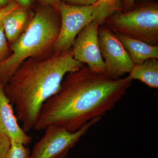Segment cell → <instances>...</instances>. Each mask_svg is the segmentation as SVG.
Wrapping results in <instances>:
<instances>
[{
	"mask_svg": "<svg viewBox=\"0 0 158 158\" xmlns=\"http://www.w3.org/2000/svg\"><path fill=\"white\" fill-rule=\"evenodd\" d=\"M132 81L129 76L111 78L88 66L69 73L56 93L43 105L34 128L41 131L56 125L71 132L77 131L113 110Z\"/></svg>",
	"mask_w": 158,
	"mask_h": 158,
	"instance_id": "obj_1",
	"label": "cell"
},
{
	"mask_svg": "<svg viewBox=\"0 0 158 158\" xmlns=\"http://www.w3.org/2000/svg\"><path fill=\"white\" fill-rule=\"evenodd\" d=\"M40 56L23 62L4 87L26 133L34 128L43 105L58 91L65 76L85 66L73 58L70 49Z\"/></svg>",
	"mask_w": 158,
	"mask_h": 158,
	"instance_id": "obj_2",
	"label": "cell"
},
{
	"mask_svg": "<svg viewBox=\"0 0 158 158\" xmlns=\"http://www.w3.org/2000/svg\"><path fill=\"white\" fill-rule=\"evenodd\" d=\"M18 37L11 44V54L0 63V82L6 85L23 62L40 56L53 47L60 23L47 7L37 9Z\"/></svg>",
	"mask_w": 158,
	"mask_h": 158,
	"instance_id": "obj_3",
	"label": "cell"
},
{
	"mask_svg": "<svg viewBox=\"0 0 158 158\" xmlns=\"http://www.w3.org/2000/svg\"><path fill=\"white\" fill-rule=\"evenodd\" d=\"M104 22L116 34L158 45L157 4H148L124 13L114 14Z\"/></svg>",
	"mask_w": 158,
	"mask_h": 158,
	"instance_id": "obj_4",
	"label": "cell"
},
{
	"mask_svg": "<svg viewBox=\"0 0 158 158\" xmlns=\"http://www.w3.org/2000/svg\"><path fill=\"white\" fill-rule=\"evenodd\" d=\"M101 118L89 121L78 131L71 132L64 128L50 125L34 145L30 158H56L73 147Z\"/></svg>",
	"mask_w": 158,
	"mask_h": 158,
	"instance_id": "obj_5",
	"label": "cell"
},
{
	"mask_svg": "<svg viewBox=\"0 0 158 158\" xmlns=\"http://www.w3.org/2000/svg\"><path fill=\"white\" fill-rule=\"evenodd\" d=\"M95 3L90 6H74L61 2L60 31L53 47L56 52L70 49L80 32L91 22Z\"/></svg>",
	"mask_w": 158,
	"mask_h": 158,
	"instance_id": "obj_6",
	"label": "cell"
},
{
	"mask_svg": "<svg viewBox=\"0 0 158 158\" xmlns=\"http://www.w3.org/2000/svg\"><path fill=\"white\" fill-rule=\"evenodd\" d=\"M98 36L106 75L111 78L118 79L129 73L135 64L115 34L107 27H101L98 28Z\"/></svg>",
	"mask_w": 158,
	"mask_h": 158,
	"instance_id": "obj_7",
	"label": "cell"
},
{
	"mask_svg": "<svg viewBox=\"0 0 158 158\" xmlns=\"http://www.w3.org/2000/svg\"><path fill=\"white\" fill-rule=\"evenodd\" d=\"M99 27L93 22L85 27L75 40L72 54L77 61L86 63L90 70L106 74V65L99 44Z\"/></svg>",
	"mask_w": 158,
	"mask_h": 158,
	"instance_id": "obj_8",
	"label": "cell"
},
{
	"mask_svg": "<svg viewBox=\"0 0 158 158\" xmlns=\"http://www.w3.org/2000/svg\"><path fill=\"white\" fill-rule=\"evenodd\" d=\"M4 87L0 82V133L7 136L11 142H17L27 146L32 141V137L18 123L12 105L4 92Z\"/></svg>",
	"mask_w": 158,
	"mask_h": 158,
	"instance_id": "obj_9",
	"label": "cell"
},
{
	"mask_svg": "<svg viewBox=\"0 0 158 158\" xmlns=\"http://www.w3.org/2000/svg\"><path fill=\"white\" fill-rule=\"evenodd\" d=\"M122 44L134 64H139L150 59H158V46L153 45L118 34H114Z\"/></svg>",
	"mask_w": 158,
	"mask_h": 158,
	"instance_id": "obj_10",
	"label": "cell"
},
{
	"mask_svg": "<svg viewBox=\"0 0 158 158\" xmlns=\"http://www.w3.org/2000/svg\"><path fill=\"white\" fill-rule=\"evenodd\" d=\"M26 9L19 6L2 19L5 34L10 43L17 39L29 22L28 13Z\"/></svg>",
	"mask_w": 158,
	"mask_h": 158,
	"instance_id": "obj_11",
	"label": "cell"
},
{
	"mask_svg": "<svg viewBox=\"0 0 158 158\" xmlns=\"http://www.w3.org/2000/svg\"><path fill=\"white\" fill-rule=\"evenodd\" d=\"M158 59H150L139 64H135L128 76L152 88H158Z\"/></svg>",
	"mask_w": 158,
	"mask_h": 158,
	"instance_id": "obj_12",
	"label": "cell"
},
{
	"mask_svg": "<svg viewBox=\"0 0 158 158\" xmlns=\"http://www.w3.org/2000/svg\"><path fill=\"white\" fill-rule=\"evenodd\" d=\"M122 0H98L92 14L91 22L99 26L105 20L121 9Z\"/></svg>",
	"mask_w": 158,
	"mask_h": 158,
	"instance_id": "obj_13",
	"label": "cell"
},
{
	"mask_svg": "<svg viewBox=\"0 0 158 158\" xmlns=\"http://www.w3.org/2000/svg\"><path fill=\"white\" fill-rule=\"evenodd\" d=\"M28 148L21 143L11 142V147L6 158H30Z\"/></svg>",
	"mask_w": 158,
	"mask_h": 158,
	"instance_id": "obj_14",
	"label": "cell"
},
{
	"mask_svg": "<svg viewBox=\"0 0 158 158\" xmlns=\"http://www.w3.org/2000/svg\"><path fill=\"white\" fill-rule=\"evenodd\" d=\"M2 20L0 21V63L8 58L9 51L8 40L4 31Z\"/></svg>",
	"mask_w": 158,
	"mask_h": 158,
	"instance_id": "obj_15",
	"label": "cell"
},
{
	"mask_svg": "<svg viewBox=\"0 0 158 158\" xmlns=\"http://www.w3.org/2000/svg\"><path fill=\"white\" fill-rule=\"evenodd\" d=\"M11 142L6 135L0 133V158H6L11 147Z\"/></svg>",
	"mask_w": 158,
	"mask_h": 158,
	"instance_id": "obj_16",
	"label": "cell"
},
{
	"mask_svg": "<svg viewBox=\"0 0 158 158\" xmlns=\"http://www.w3.org/2000/svg\"><path fill=\"white\" fill-rule=\"evenodd\" d=\"M16 2L14 0H11L7 6L0 9V21L6 16L7 14L14 9L19 7Z\"/></svg>",
	"mask_w": 158,
	"mask_h": 158,
	"instance_id": "obj_17",
	"label": "cell"
},
{
	"mask_svg": "<svg viewBox=\"0 0 158 158\" xmlns=\"http://www.w3.org/2000/svg\"><path fill=\"white\" fill-rule=\"evenodd\" d=\"M64 2L74 6H90L96 2L98 0H62Z\"/></svg>",
	"mask_w": 158,
	"mask_h": 158,
	"instance_id": "obj_18",
	"label": "cell"
},
{
	"mask_svg": "<svg viewBox=\"0 0 158 158\" xmlns=\"http://www.w3.org/2000/svg\"><path fill=\"white\" fill-rule=\"evenodd\" d=\"M40 1L47 6H52L58 11L62 2L61 0H40Z\"/></svg>",
	"mask_w": 158,
	"mask_h": 158,
	"instance_id": "obj_19",
	"label": "cell"
},
{
	"mask_svg": "<svg viewBox=\"0 0 158 158\" xmlns=\"http://www.w3.org/2000/svg\"><path fill=\"white\" fill-rule=\"evenodd\" d=\"M135 0H122L124 8L126 9V11H130L132 9L134 6Z\"/></svg>",
	"mask_w": 158,
	"mask_h": 158,
	"instance_id": "obj_20",
	"label": "cell"
},
{
	"mask_svg": "<svg viewBox=\"0 0 158 158\" xmlns=\"http://www.w3.org/2000/svg\"><path fill=\"white\" fill-rule=\"evenodd\" d=\"M19 6L23 8H27L31 6L33 0H15Z\"/></svg>",
	"mask_w": 158,
	"mask_h": 158,
	"instance_id": "obj_21",
	"label": "cell"
},
{
	"mask_svg": "<svg viewBox=\"0 0 158 158\" xmlns=\"http://www.w3.org/2000/svg\"><path fill=\"white\" fill-rule=\"evenodd\" d=\"M11 1V0H0V9L7 6Z\"/></svg>",
	"mask_w": 158,
	"mask_h": 158,
	"instance_id": "obj_22",
	"label": "cell"
},
{
	"mask_svg": "<svg viewBox=\"0 0 158 158\" xmlns=\"http://www.w3.org/2000/svg\"><path fill=\"white\" fill-rule=\"evenodd\" d=\"M69 152V151L65 152L63 153V154H62V155H61L59 156V157L56 158H66L67 155H68Z\"/></svg>",
	"mask_w": 158,
	"mask_h": 158,
	"instance_id": "obj_23",
	"label": "cell"
}]
</instances>
